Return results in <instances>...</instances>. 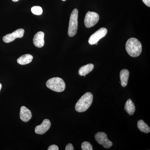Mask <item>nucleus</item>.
Masks as SVG:
<instances>
[{
	"label": "nucleus",
	"mask_w": 150,
	"mask_h": 150,
	"mask_svg": "<svg viewBox=\"0 0 150 150\" xmlns=\"http://www.w3.org/2000/svg\"><path fill=\"white\" fill-rule=\"evenodd\" d=\"M126 49L128 54L131 57H138L142 52V43L137 38H131L126 42Z\"/></svg>",
	"instance_id": "obj_1"
},
{
	"label": "nucleus",
	"mask_w": 150,
	"mask_h": 150,
	"mask_svg": "<svg viewBox=\"0 0 150 150\" xmlns=\"http://www.w3.org/2000/svg\"><path fill=\"white\" fill-rule=\"evenodd\" d=\"M93 96L90 92H87L80 98L75 106V109L78 112H85L92 104Z\"/></svg>",
	"instance_id": "obj_2"
},
{
	"label": "nucleus",
	"mask_w": 150,
	"mask_h": 150,
	"mask_svg": "<svg viewBox=\"0 0 150 150\" xmlns=\"http://www.w3.org/2000/svg\"><path fill=\"white\" fill-rule=\"evenodd\" d=\"M48 88L57 92H62L65 90L66 84L64 81L61 78L54 77L48 80L46 83Z\"/></svg>",
	"instance_id": "obj_3"
},
{
	"label": "nucleus",
	"mask_w": 150,
	"mask_h": 150,
	"mask_svg": "<svg viewBox=\"0 0 150 150\" xmlns=\"http://www.w3.org/2000/svg\"><path fill=\"white\" fill-rule=\"evenodd\" d=\"M78 13L77 9L73 10L70 16L68 35L70 37H73L76 35L78 29Z\"/></svg>",
	"instance_id": "obj_4"
},
{
	"label": "nucleus",
	"mask_w": 150,
	"mask_h": 150,
	"mask_svg": "<svg viewBox=\"0 0 150 150\" xmlns=\"http://www.w3.org/2000/svg\"><path fill=\"white\" fill-rule=\"evenodd\" d=\"M99 20L98 14L94 12L88 11L85 17V25L88 28L93 27L98 22Z\"/></svg>",
	"instance_id": "obj_5"
},
{
	"label": "nucleus",
	"mask_w": 150,
	"mask_h": 150,
	"mask_svg": "<svg viewBox=\"0 0 150 150\" xmlns=\"http://www.w3.org/2000/svg\"><path fill=\"white\" fill-rule=\"evenodd\" d=\"M95 138L98 143L102 145L105 149H109L112 146V142L108 139L107 134L104 132L97 133L95 135Z\"/></svg>",
	"instance_id": "obj_6"
},
{
	"label": "nucleus",
	"mask_w": 150,
	"mask_h": 150,
	"mask_svg": "<svg viewBox=\"0 0 150 150\" xmlns=\"http://www.w3.org/2000/svg\"><path fill=\"white\" fill-rule=\"evenodd\" d=\"M106 28H101L90 36L88 39V43L90 45H94L98 43L100 39L105 37L107 33Z\"/></svg>",
	"instance_id": "obj_7"
},
{
	"label": "nucleus",
	"mask_w": 150,
	"mask_h": 150,
	"mask_svg": "<svg viewBox=\"0 0 150 150\" xmlns=\"http://www.w3.org/2000/svg\"><path fill=\"white\" fill-rule=\"evenodd\" d=\"M24 30L22 28L16 30L12 33L7 34L3 38L4 42L6 43H10L17 38H21L23 37Z\"/></svg>",
	"instance_id": "obj_8"
},
{
	"label": "nucleus",
	"mask_w": 150,
	"mask_h": 150,
	"mask_svg": "<svg viewBox=\"0 0 150 150\" xmlns=\"http://www.w3.org/2000/svg\"><path fill=\"white\" fill-rule=\"evenodd\" d=\"M51 126V123L50 120L48 119H44L40 125L35 127V133L40 135L44 134L49 130Z\"/></svg>",
	"instance_id": "obj_9"
},
{
	"label": "nucleus",
	"mask_w": 150,
	"mask_h": 150,
	"mask_svg": "<svg viewBox=\"0 0 150 150\" xmlns=\"http://www.w3.org/2000/svg\"><path fill=\"white\" fill-rule=\"evenodd\" d=\"M44 38V33L42 31H39L37 33L33 38V44L36 47L38 48H41L43 47L45 43Z\"/></svg>",
	"instance_id": "obj_10"
},
{
	"label": "nucleus",
	"mask_w": 150,
	"mask_h": 150,
	"mask_svg": "<svg viewBox=\"0 0 150 150\" xmlns=\"http://www.w3.org/2000/svg\"><path fill=\"white\" fill-rule=\"evenodd\" d=\"M20 117L22 121L27 122L32 118V113L30 110L24 106L21 108Z\"/></svg>",
	"instance_id": "obj_11"
},
{
	"label": "nucleus",
	"mask_w": 150,
	"mask_h": 150,
	"mask_svg": "<svg viewBox=\"0 0 150 150\" xmlns=\"http://www.w3.org/2000/svg\"><path fill=\"white\" fill-rule=\"evenodd\" d=\"M129 76V72L128 70L123 69L120 72V78L121 86L126 87L128 83Z\"/></svg>",
	"instance_id": "obj_12"
},
{
	"label": "nucleus",
	"mask_w": 150,
	"mask_h": 150,
	"mask_svg": "<svg viewBox=\"0 0 150 150\" xmlns=\"http://www.w3.org/2000/svg\"><path fill=\"white\" fill-rule=\"evenodd\" d=\"M94 65L93 64H89L85 65L80 68L79 71V74L81 76H86L89 73L92 71L94 69Z\"/></svg>",
	"instance_id": "obj_13"
},
{
	"label": "nucleus",
	"mask_w": 150,
	"mask_h": 150,
	"mask_svg": "<svg viewBox=\"0 0 150 150\" xmlns=\"http://www.w3.org/2000/svg\"><path fill=\"white\" fill-rule=\"evenodd\" d=\"M124 109L129 115H133L136 110V107L134 103L131 99L126 101L125 104Z\"/></svg>",
	"instance_id": "obj_14"
},
{
	"label": "nucleus",
	"mask_w": 150,
	"mask_h": 150,
	"mask_svg": "<svg viewBox=\"0 0 150 150\" xmlns=\"http://www.w3.org/2000/svg\"><path fill=\"white\" fill-rule=\"evenodd\" d=\"M33 59V57L30 54H25L17 59V63L22 65L28 64L32 62Z\"/></svg>",
	"instance_id": "obj_15"
},
{
	"label": "nucleus",
	"mask_w": 150,
	"mask_h": 150,
	"mask_svg": "<svg viewBox=\"0 0 150 150\" xmlns=\"http://www.w3.org/2000/svg\"><path fill=\"white\" fill-rule=\"evenodd\" d=\"M137 127L138 129H139L140 131L144 133L147 134L150 131V127L149 126L145 123L144 121L142 120H139L137 123Z\"/></svg>",
	"instance_id": "obj_16"
},
{
	"label": "nucleus",
	"mask_w": 150,
	"mask_h": 150,
	"mask_svg": "<svg viewBox=\"0 0 150 150\" xmlns=\"http://www.w3.org/2000/svg\"><path fill=\"white\" fill-rule=\"evenodd\" d=\"M31 12L33 13L36 15H40L42 14L43 13V10L42 8L38 6H35L31 8Z\"/></svg>",
	"instance_id": "obj_17"
},
{
	"label": "nucleus",
	"mask_w": 150,
	"mask_h": 150,
	"mask_svg": "<svg viewBox=\"0 0 150 150\" xmlns=\"http://www.w3.org/2000/svg\"><path fill=\"white\" fill-rule=\"evenodd\" d=\"M81 149L82 150H93L92 146L89 142H84L82 144Z\"/></svg>",
	"instance_id": "obj_18"
},
{
	"label": "nucleus",
	"mask_w": 150,
	"mask_h": 150,
	"mask_svg": "<svg viewBox=\"0 0 150 150\" xmlns=\"http://www.w3.org/2000/svg\"><path fill=\"white\" fill-rule=\"evenodd\" d=\"M48 150H59V148L56 145H52L50 146L48 149Z\"/></svg>",
	"instance_id": "obj_19"
},
{
	"label": "nucleus",
	"mask_w": 150,
	"mask_h": 150,
	"mask_svg": "<svg viewBox=\"0 0 150 150\" xmlns=\"http://www.w3.org/2000/svg\"><path fill=\"white\" fill-rule=\"evenodd\" d=\"M66 150H74V148L73 145L71 144H68L65 148Z\"/></svg>",
	"instance_id": "obj_20"
},
{
	"label": "nucleus",
	"mask_w": 150,
	"mask_h": 150,
	"mask_svg": "<svg viewBox=\"0 0 150 150\" xmlns=\"http://www.w3.org/2000/svg\"><path fill=\"white\" fill-rule=\"evenodd\" d=\"M143 2L146 5L150 7V0H142Z\"/></svg>",
	"instance_id": "obj_21"
},
{
	"label": "nucleus",
	"mask_w": 150,
	"mask_h": 150,
	"mask_svg": "<svg viewBox=\"0 0 150 150\" xmlns=\"http://www.w3.org/2000/svg\"><path fill=\"white\" fill-rule=\"evenodd\" d=\"M2 85L0 83V91H1V89Z\"/></svg>",
	"instance_id": "obj_22"
},
{
	"label": "nucleus",
	"mask_w": 150,
	"mask_h": 150,
	"mask_svg": "<svg viewBox=\"0 0 150 150\" xmlns=\"http://www.w3.org/2000/svg\"><path fill=\"white\" fill-rule=\"evenodd\" d=\"M18 1H19V0H12L13 1V2H17Z\"/></svg>",
	"instance_id": "obj_23"
},
{
	"label": "nucleus",
	"mask_w": 150,
	"mask_h": 150,
	"mask_svg": "<svg viewBox=\"0 0 150 150\" xmlns=\"http://www.w3.org/2000/svg\"><path fill=\"white\" fill-rule=\"evenodd\" d=\"M62 1H66V0H62Z\"/></svg>",
	"instance_id": "obj_24"
}]
</instances>
